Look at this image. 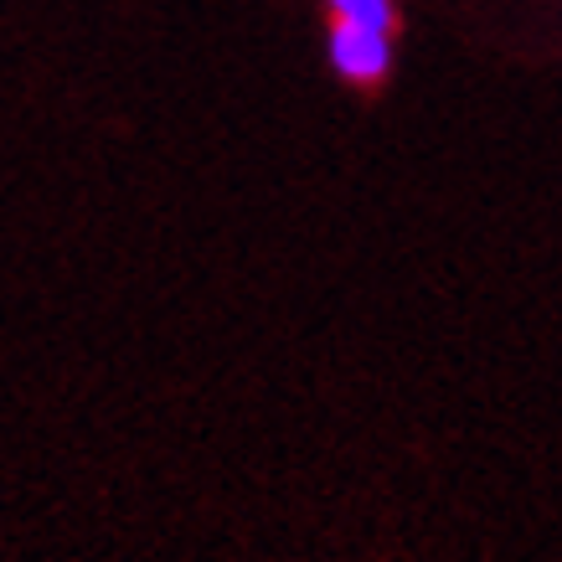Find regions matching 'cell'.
<instances>
[{
  "label": "cell",
  "instance_id": "1",
  "mask_svg": "<svg viewBox=\"0 0 562 562\" xmlns=\"http://www.w3.org/2000/svg\"><path fill=\"white\" fill-rule=\"evenodd\" d=\"M325 63L351 88H382L392 78L397 47H392V32L357 26V21H330L325 26Z\"/></svg>",
  "mask_w": 562,
  "mask_h": 562
},
{
  "label": "cell",
  "instance_id": "2",
  "mask_svg": "<svg viewBox=\"0 0 562 562\" xmlns=\"http://www.w3.org/2000/svg\"><path fill=\"white\" fill-rule=\"evenodd\" d=\"M330 21H357L376 32H397V0H321Z\"/></svg>",
  "mask_w": 562,
  "mask_h": 562
}]
</instances>
